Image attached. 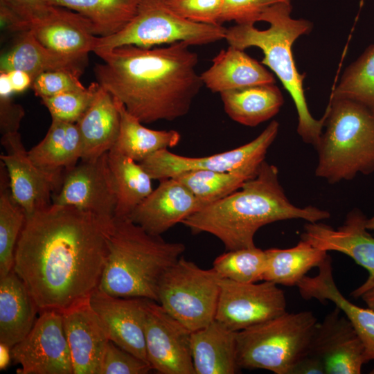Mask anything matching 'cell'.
<instances>
[{"mask_svg":"<svg viewBox=\"0 0 374 374\" xmlns=\"http://www.w3.org/2000/svg\"><path fill=\"white\" fill-rule=\"evenodd\" d=\"M360 298L368 308L374 310V287L365 292Z\"/></svg>","mask_w":374,"mask_h":374,"instance_id":"cell-49","label":"cell"},{"mask_svg":"<svg viewBox=\"0 0 374 374\" xmlns=\"http://www.w3.org/2000/svg\"><path fill=\"white\" fill-rule=\"evenodd\" d=\"M76 125L82 143L81 160H93L110 151L120 130V114L112 95L99 84Z\"/></svg>","mask_w":374,"mask_h":374,"instance_id":"cell-25","label":"cell"},{"mask_svg":"<svg viewBox=\"0 0 374 374\" xmlns=\"http://www.w3.org/2000/svg\"><path fill=\"white\" fill-rule=\"evenodd\" d=\"M220 278L184 256L167 271L157 290V303L191 332L215 320Z\"/></svg>","mask_w":374,"mask_h":374,"instance_id":"cell-9","label":"cell"},{"mask_svg":"<svg viewBox=\"0 0 374 374\" xmlns=\"http://www.w3.org/2000/svg\"><path fill=\"white\" fill-rule=\"evenodd\" d=\"M99 84L91 82L83 89L41 98L52 119L76 123L91 105Z\"/></svg>","mask_w":374,"mask_h":374,"instance_id":"cell-38","label":"cell"},{"mask_svg":"<svg viewBox=\"0 0 374 374\" xmlns=\"http://www.w3.org/2000/svg\"><path fill=\"white\" fill-rule=\"evenodd\" d=\"M330 98L356 101L374 113V44L345 69Z\"/></svg>","mask_w":374,"mask_h":374,"instance_id":"cell-36","label":"cell"},{"mask_svg":"<svg viewBox=\"0 0 374 374\" xmlns=\"http://www.w3.org/2000/svg\"><path fill=\"white\" fill-rule=\"evenodd\" d=\"M49 6L44 0H0L1 24L11 31L25 32Z\"/></svg>","mask_w":374,"mask_h":374,"instance_id":"cell-39","label":"cell"},{"mask_svg":"<svg viewBox=\"0 0 374 374\" xmlns=\"http://www.w3.org/2000/svg\"><path fill=\"white\" fill-rule=\"evenodd\" d=\"M144 332L152 368L161 374H195L191 331L157 302L147 299Z\"/></svg>","mask_w":374,"mask_h":374,"instance_id":"cell-13","label":"cell"},{"mask_svg":"<svg viewBox=\"0 0 374 374\" xmlns=\"http://www.w3.org/2000/svg\"><path fill=\"white\" fill-rule=\"evenodd\" d=\"M278 130V122L272 121L253 140L229 151L203 157H189L164 149L152 154L139 163L152 179L159 181L195 170L232 171L260 164L265 160L267 150Z\"/></svg>","mask_w":374,"mask_h":374,"instance_id":"cell-10","label":"cell"},{"mask_svg":"<svg viewBox=\"0 0 374 374\" xmlns=\"http://www.w3.org/2000/svg\"><path fill=\"white\" fill-rule=\"evenodd\" d=\"M184 42L166 47L124 45L94 53L96 82L142 123L186 115L204 85L197 54Z\"/></svg>","mask_w":374,"mask_h":374,"instance_id":"cell-2","label":"cell"},{"mask_svg":"<svg viewBox=\"0 0 374 374\" xmlns=\"http://www.w3.org/2000/svg\"><path fill=\"white\" fill-rule=\"evenodd\" d=\"M52 203L71 206L112 220L117 204L107 153L93 160H80L64 176Z\"/></svg>","mask_w":374,"mask_h":374,"instance_id":"cell-14","label":"cell"},{"mask_svg":"<svg viewBox=\"0 0 374 374\" xmlns=\"http://www.w3.org/2000/svg\"><path fill=\"white\" fill-rule=\"evenodd\" d=\"M14 93L7 72H0V97H10Z\"/></svg>","mask_w":374,"mask_h":374,"instance_id":"cell-47","label":"cell"},{"mask_svg":"<svg viewBox=\"0 0 374 374\" xmlns=\"http://www.w3.org/2000/svg\"><path fill=\"white\" fill-rule=\"evenodd\" d=\"M28 153L59 190L65 174L82 158V143L76 123L52 119L44 138Z\"/></svg>","mask_w":374,"mask_h":374,"instance_id":"cell-24","label":"cell"},{"mask_svg":"<svg viewBox=\"0 0 374 374\" xmlns=\"http://www.w3.org/2000/svg\"><path fill=\"white\" fill-rule=\"evenodd\" d=\"M324 114L315 176L334 184L373 173L374 113L356 101L330 98Z\"/></svg>","mask_w":374,"mask_h":374,"instance_id":"cell-6","label":"cell"},{"mask_svg":"<svg viewBox=\"0 0 374 374\" xmlns=\"http://www.w3.org/2000/svg\"><path fill=\"white\" fill-rule=\"evenodd\" d=\"M141 0H44L50 5L75 11L92 24L98 37L122 30L134 17Z\"/></svg>","mask_w":374,"mask_h":374,"instance_id":"cell-33","label":"cell"},{"mask_svg":"<svg viewBox=\"0 0 374 374\" xmlns=\"http://www.w3.org/2000/svg\"><path fill=\"white\" fill-rule=\"evenodd\" d=\"M224 112L233 121L256 127L276 116L284 103L280 89L265 84L220 93Z\"/></svg>","mask_w":374,"mask_h":374,"instance_id":"cell-29","label":"cell"},{"mask_svg":"<svg viewBox=\"0 0 374 374\" xmlns=\"http://www.w3.org/2000/svg\"><path fill=\"white\" fill-rule=\"evenodd\" d=\"M308 353L322 362L326 374H360L366 363L362 339L337 307L317 323Z\"/></svg>","mask_w":374,"mask_h":374,"instance_id":"cell-16","label":"cell"},{"mask_svg":"<svg viewBox=\"0 0 374 374\" xmlns=\"http://www.w3.org/2000/svg\"><path fill=\"white\" fill-rule=\"evenodd\" d=\"M115 99L120 114L118 136L112 149L136 162L152 154L177 145L181 139L176 130H155L144 127L123 104Z\"/></svg>","mask_w":374,"mask_h":374,"instance_id":"cell-30","label":"cell"},{"mask_svg":"<svg viewBox=\"0 0 374 374\" xmlns=\"http://www.w3.org/2000/svg\"><path fill=\"white\" fill-rule=\"evenodd\" d=\"M11 360V348L0 343V369L3 370L8 367Z\"/></svg>","mask_w":374,"mask_h":374,"instance_id":"cell-48","label":"cell"},{"mask_svg":"<svg viewBox=\"0 0 374 374\" xmlns=\"http://www.w3.org/2000/svg\"><path fill=\"white\" fill-rule=\"evenodd\" d=\"M19 38L0 59V72L22 70L33 80L41 73L66 71L78 76L82 74L88 54L64 53L43 45L30 31L20 33Z\"/></svg>","mask_w":374,"mask_h":374,"instance_id":"cell-22","label":"cell"},{"mask_svg":"<svg viewBox=\"0 0 374 374\" xmlns=\"http://www.w3.org/2000/svg\"><path fill=\"white\" fill-rule=\"evenodd\" d=\"M31 88L41 98L86 87L80 80V76L66 71H53L39 75L33 80Z\"/></svg>","mask_w":374,"mask_h":374,"instance_id":"cell-42","label":"cell"},{"mask_svg":"<svg viewBox=\"0 0 374 374\" xmlns=\"http://www.w3.org/2000/svg\"><path fill=\"white\" fill-rule=\"evenodd\" d=\"M290 0L278 2L265 9L257 21H265L268 28L259 30L254 24H236L226 29L225 39L230 46L244 50L257 47L264 57L261 64L269 67L290 93L298 115L297 133L307 144L317 145L323 132L325 114L314 118L309 111L303 89L305 73L296 67L292 46L301 35L308 34L312 24L291 17Z\"/></svg>","mask_w":374,"mask_h":374,"instance_id":"cell-4","label":"cell"},{"mask_svg":"<svg viewBox=\"0 0 374 374\" xmlns=\"http://www.w3.org/2000/svg\"><path fill=\"white\" fill-rule=\"evenodd\" d=\"M26 217L25 211L12 195L6 168L0 161V277L13 269L15 251Z\"/></svg>","mask_w":374,"mask_h":374,"instance_id":"cell-35","label":"cell"},{"mask_svg":"<svg viewBox=\"0 0 374 374\" xmlns=\"http://www.w3.org/2000/svg\"><path fill=\"white\" fill-rule=\"evenodd\" d=\"M205 205L175 178L160 181L127 217L148 233L161 235Z\"/></svg>","mask_w":374,"mask_h":374,"instance_id":"cell-20","label":"cell"},{"mask_svg":"<svg viewBox=\"0 0 374 374\" xmlns=\"http://www.w3.org/2000/svg\"><path fill=\"white\" fill-rule=\"evenodd\" d=\"M203 84L214 93L247 87L275 84L273 75L263 64L233 46L222 50L212 65L200 74Z\"/></svg>","mask_w":374,"mask_h":374,"instance_id":"cell-26","label":"cell"},{"mask_svg":"<svg viewBox=\"0 0 374 374\" xmlns=\"http://www.w3.org/2000/svg\"><path fill=\"white\" fill-rule=\"evenodd\" d=\"M291 374H326V371L322 362L308 353L295 364Z\"/></svg>","mask_w":374,"mask_h":374,"instance_id":"cell-45","label":"cell"},{"mask_svg":"<svg viewBox=\"0 0 374 374\" xmlns=\"http://www.w3.org/2000/svg\"><path fill=\"white\" fill-rule=\"evenodd\" d=\"M371 374H374V367L371 371L369 372Z\"/></svg>","mask_w":374,"mask_h":374,"instance_id":"cell-51","label":"cell"},{"mask_svg":"<svg viewBox=\"0 0 374 374\" xmlns=\"http://www.w3.org/2000/svg\"><path fill=\"white\" fill-rule=\"evenodd\" d=\"M261 163L229 172L190 171L174 178L186 186L206 206L239 189L244 182L256 175Z\"/></svg>","mask_w":374,"mask_h":374,"instance_id":"cell-34","label":"cell"},{"mask_svg":"<svg viewBox=\"0 0 374 374\" xmlns=\"http://www.w3.org/2000/svg\"><path fill=\"white\" fill-rule=\"evenodd\" d=\"M1 144L6 153L0 161L6 168L12 195L26 215L50 206L58 188L31 161L19 132L2 135Z\"/></svg>","mask_w":374,"mask_h":374,"instance_id":"cell-17","label":"cell"},{"mask_svg":"<svg viewBox=\"0 0 374 374\" xmlns=\"http://www.w3.org/2000/svg\"><path fill=\"white\" fill-rule=\"evenodd\" d=\"M314 276H305L296 285L303 299L332 301L353 324L362 339L366 362L374 361V310L359 307L347 299L335 284L331 258L328 255Z\"/></svg>","mask_w":374,"mask_h":374,"instance_id":"cell-23","label":"cell"},{"mask_svg":"<svg viewBox=\"0 0 374 374\" xmlns=\"http://www.w3.org/2000/svg\"><path fill=\"white\" fill-rule=\"evenodd\" d=\"M117 204L115 217H128L153 190L152 179L139 162L112 149L107 152Z\"/></svg>","mask_w":374,"mask_h":374,"instance_id":"cell-32","label":"cell"},{"mask_svg":"<svg viewBox=\"0 0 374 374\" xmlns=\"http://www.w3.org/2000/svg\"><path fill=\"white\" fill-rule=\"evenodd\" d=\"M25 116L24 108L10 97H0V130L2 135L18 132Z\"/></svg>","mask_w":374,"mask_h":374,"instance_id":"cell-44","label":"cell"},{"mask_svg":"<svg viewBox=\"0 0 374 374\" xmlns=\"http://www.w3.org/2000/svg\"><path fill=\"white\" fill-rule=\"evenodd\" d=\"M107 256L98 288L116 297L157 302L160 281L186 250L148 233L127 217H114L107 236Z\"/></svg>","mask_w":374,"mask_h":374,"instance_id":"cell-5","label":"cell"},{"mask_svg":"<svg viewBox=\"0 0 374 374\" xmlns=\"http://www.w3.org/2000/svg\"><path fill=\"white\" fill-rule=\"evenodd\" d=\"M113 219L53 203L26 215L12 270L39 312H62L98 288Z\"/></svg>","mask_w":374,"mask_h":374,"instance_id":"cell-1","label":"cell"},{"mask_svg":"<svg viewBox=\"0 0 374 374\" xmlns=\"http://www.w3.org/2000/svg\"><path fill=\"white\" fill-rule=\"evenodd\" d=\"M29 333L11 348L18 374H73L62 312H39Z\"/></svg>","mask_w":374,"mask_h":374,"instance_id":"cell-12","label":"cell"},{"mask_svg":"<svg viewBox=\"0 0 374 374\" xmlns=\"http://www.w3.org/2000/svg\"><path fill=\"white\" fill-rule=\"evenodd\" d=\"M267 260L263 280L276 285L294 286L309 270L323 261L328 251L313 247L301 240L288 249L271 248L265 250Z\"/></svg>","mask_w":374,"mask_h":374,"instance_id":"cell-31","label":"cell"},{"mask_svg":"<svg viewBox=\"0 0 374 374\" xmlns=\"http://www.w3.org/2000/svg\"><path fill=\"white\" fill-rule=\"evenodd\" d=\"M62 316L73 374H99L110 340L89 298L63 310Z\"/></svg>","mask_w":374,"mask_h":374,"instance_id":"cell-19","label":"cell"},{"mask_svg":"<svg viewBox=\"0 0 374 374\" xmlns=\"http://www.w3.org/2000/svg\"><path fill=\"white\" fill-rule=\"evenodd\" d=\"M330 217V212L317 206L292 204L280 183L277 166L264 160L256 175L239 189L181 223L193 233L215 236L229 251L256 247L255 234L268 224L294 219L316 222Z\"/></svg>","mask_w":374,"mask_h":374,"instance_id":"cell-3","label":"cell"},{"mask_svg":"<svg viewBox=\"0 0 374 374\" xmlns=\"http://www.w3.org/2000/svg\"><path fill=\"white\" fill-rule=\"evenodd\" d=\"M26 31L31 32L45 46L64 53L93 51L98 38L89 19L75 11L53 5L30 23Z\"/></svg>","mask_w":374,"mask_h":374,"instance_id":"cell-21","label":"cell"},{"mask_svg":"<svg viewBox=\"0 0 374 374\" xmlns=\"http://www.w3.org/2000/svg\"><path fill=\"white\" fill-rule=\"evenodd\" d=\"M179 16L197 23L220 24L224 0H163Z\"/></svg>","mask_w":374,"mask_h":374,"instance_id":"cell-41","label":"cell"},{"mask_svg":"<svg viewBox=\"0 0 374 374\" xmlns=\"http://www.w3.org/2000/svg\"><path fill=\"white\" fill-rule=\"evenodd\" d=\"M366 220L364 213L355 208L348 213L337 229L321 221L307 222L301 235V240L313 247L347 255L367 270V279L350 293L355 299L374 287V237L366 227Z\"/></svg>","mask_w":374,"mask_h":374,"instance_id":"cell-15","label":"cell"},{"mask_svg":"<svg viewBox=\"0 0 374 374\" xmlns=\"http://www.w3.org/2000/svg\"><path fill=\"white\" fill-rule=\"evenodd\" d=\"M146 300L116 297L99 288L89 296L90 304L103 322L109 340L148 362L144 332Z\"/></svg>","mask_w":374,"mask_h":374,"instance_id":"cell-18","label":"cell"},{"mask_svg":"<svg viewBox=\"0 0 374 374\" xmlns=\"http://www.w3.org/2000/svg\"><path fill=\"white\" fill-rule=\"evenodd\" d=\"M283 1L286 0H224L220 23L255 24L265 9Z\"/></svg>","mask_w":374,"mask_h":374,"instance_id":"cell-43","label":"cell"},{"mask_svg":"<svg viewBox=\"0 0 374 374\" xmlns=\"http://www.w3.org/2000/svg\"><path fill=\"white\" fill-rule=\"evenodd\" d=\"M150 364L109 341L101 362L99 374H146Z\"/></svg>","mask_w":374,"mask_h":374,"instance_id":"cell-40","label":"cell"},{"mask_svg":"<svg viewBox=\"0 0 374 374\" xmlns=\"http://www.w3.org/2000/svg\"><path fill=\"white\" fill-rule=\"evenodd\" d=\"M226 29L221 24L188 20L170 10L163 0H141L132 20L114 35L98 37L93 52L124 45L152 48L178 42L190 46L207 44L224 39Z\"/></svg>","mask_w":374,"mask_h":374,"instance_id":"cell-8","label":"cell"},{"mask_svg":"<svg viewBox=\"0 0 374 374\" xmlns=\"http://www.w3.org/2000/svg\"><path fill=\"white\" fill-rule=\"evenodd\" d=\"M286 308L284 291L274 283L220 278L215 320L238 332L285 313Z\"/></svg>","mask_w":374,"mask_h":374,"instance_id":"cell-11","label":"cell"},{"mask_svg":"<svg viewBox=\"0 0 374 374\" xmlns=\"http://www.w3.org/2000/svg\"><path fill=\"white\" fill-rule=\"evenodd\" d=\"M365 0H360V5L362 6Z\"/></svg>","mask_w":374,"mask_h":374,"instance_id":"cell-52","label":"cell"},{"mask_svg":"<svg viewBox=\"0 0 374 374\" xmlns=\"http://www.w3.org/2000/svg\"><path fill=\"white\" fill-rule=\"evenodd\" d=\"M266 260L265 250L256 247L229 250L214 260L213 269L220 278L257 283L263 280Z\"/></svg>","mask_w":374,"mask_h":374,"instance_id":"cell-37","label":"cell"},{"mask_svg":"<svg viewBox=\"0 0 374 374\" xmlns=\"http://www.w3.org/2000/svg\"><path fill=\"white\" fill-rule=\"evenodd\" d=\"M8 73L14 93H21L31 87L33 79L30 75L22 70H12Z\"/></svg>","mask_w":374,"mask_h":374,"instance_id":"cell-46","label":"cell"},{"mask_svg":"<svg viewBox=\"0 0 374 374\" xmlns=\"http://www.w3.org/2000/svg\"><path fill=\"white\" fill-rule=\"evenodd\" d=\"M317 323L311 311H287L237 332L238 366L291 374L295 364L308 353Z\"/></svg>","mask_w":374,"mask_h":374,"instance_id":"cell-7","label":"cell"},{"mask_svg":"<svg viewBox=\"0 0 374 374\" xmlns=\"http://www.w3.org/2000/svg\"><path fill=\"white\" fill-rule=\"evenodd\" d=\"M237 332L214 320L191 332V350L195 374H234L237 362Z\"/></svg>","mask_w":374,"mask_h":374,"instance_id":"cell-27","label":"cell"},{"mask_svg":"<svg viewBox=\"0 0 374 374\" xmlns=\"http://www.w3.org/2000/svg\"><path fill=\"white\" fill-rule=\"evenodd\" d=\"M366 227L368 230L374 232V215L371 218H367L366 222Z\"/></svg>","mask_w":374,"mask_h":374,"instance_id":"cell-50","label":"cell"},{"mask_svg":"<svg viewBox=\"0 0 374 374\" xmlns=\"http://www.w3.org/2000/svg\"><path fill=\"white\" fill-rule=\"evenodd\" d=\"M39 312L26 285L12 270L0 277V343L12 348L32 329Z\"/></svg>","mask_w":374,"mask_h":374,"instance_id":"cell-28","label":"cell"}]
</instances>
